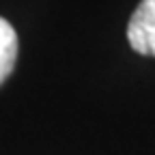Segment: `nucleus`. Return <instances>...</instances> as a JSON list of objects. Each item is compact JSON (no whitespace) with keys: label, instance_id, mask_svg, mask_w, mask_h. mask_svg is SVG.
Listing matches in <instances>:
<instances>
[{"label":"nucleus","instance_id":"obj_1","mask_svg":"<svg viewBox=\"0 0 155 155\" xmlns=\"http://www.w3.org/2000/svg\"><path fill=\"white\" fill-rule=\"evenodd\" d=\"M127 41L131 50L155 58V0H142L127 24Z\"/></svg>","mask_w":155,"mask_h":155},{"label":"nucleus","instance_id":"obj_2","mask_svg":"<svg viewBox=\"0 0 155 155\" xmlns=\"http://www.w3.org/2000/svg\"><path fill=\"white\" fill-rule=\"evenodd\" d=\"M15 61H17V32L5 17H0V84L11 75Z\"/></svg>","mask_w":155,"mask_h":155}]
</instances>
